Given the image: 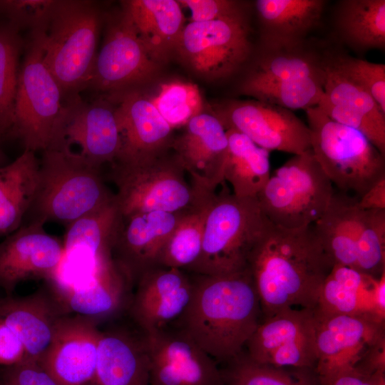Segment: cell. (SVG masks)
Returning a JSON list of instances; mask_svg holds the SVG:
<instances>
[{
  "label": "cell",
  "instance_id": "52a82bcc",
  "mask_svg": "<svg viewBox=\"0 0 385 385\" xmlns=\"http://www.w3.org/2000/svg\"><path fill=\"white\" fill-rule=\"evenodd\" d=\"M19 67L13 123L6 136L24 150L42 152L59 146L58 123L64 100L43 59L41 30L30 32Z\"/></svg>",
  "mask_w": 385,
  "mask_h": 385
},
{
  "label": "cell",
  "instance_id": "816d5d0a",
  "mask_svg": "<svg viewBox=\"0 0 385 385\" xmlns=\"http://www.w3.org/2000/svg\"><path fill=\"white\" fill-rule=\"evenodd\" d=\"M381 385H385V382L382 383V384H381Z\"/></svg>",
  "mask_w": 385,
  "mask_h": 385
},
{
  "label": "cell",
  "instance_id": "484cf974",
  "mask_svg": "<svg viewBox=\"0 0 385 385\" xmlns=\"http://www.w3.org/2000/svg\"><path fill=\"white\" fill-rule=\"evenodd\" d=\"M93 385H150L143 334L121 329L101 332Z\"/></svg>",
  "mask_w": 385,
  "mask_h": 385
},
{
  "label": "cell",
  "instance_id": "836d02e7",
  "mask_svg": "<svg viewBox=\"0 0 385 385\" xmlns=\"http://www.w3.org/2000/svg\"><path fill=\"white\" fill-rule=\"evenodd\" d=\"M226 133L228 146L224 181L230 185L235 195L256 197L271 175L270 151L236 130L229 129Z\"/></svg>",
  "mask_w": 385,
  "mask_h": 385
},
{
  "label": "cell",
  "instance_id": "83f0119b",
  "mask_svg": "<svg viewBox=\"0 0 385 385\" xmlns=\"http://www.w3.org/2000/svg\"><path fill=\"white\" fill-rule=\"evenodd\" d=\"M324 0H257L255 10L262 27V46L287 47L304 43L319 22Z\"/></svg>",
  "mask_w": 385,
  "mask_h": 385
},
{
  "label": "cell",
  "instance_id": "f1b7e54d",
  "mask_svg": "<svg viewBox=\"0 0 385 385\" xmlns=\"http://www.w3.org/2000/svg\"><path fill=\"white\" fill-rule=\"evenodd\" d=\"M358 200L351 194L334 191L326 211L313 224L334 265L356 270L357 245L364 215V210L358 205Z\"/></svg>",
  "mask_w": 385,
  "mask_h": 385
},
{
  "label": "cell",
  "instance_id": "7dc6e473",
  "mask_svg": "<svg viewBox=\"0 0 385 385\" xmlns=\"http://www.w3.org/2000/svg\"><path fill=\"white\" fill-rule=\"evenodd\" d=\"M384 382L385 371L366 374L356 370L344 371L320 381L321 385H381Z\"/></svg>",
  "mask_w": 385,
  "mask_h": 385
},
{
  "label": "cell",
  "instance_id": "ee69618b",
  "mask_svg": "<svg viewBox=\"0 0 385 385\" xmlns=\"http://www.w3.org/2000/svg\"><path fill=\"white\" fill-rule=\"evenodd\" d=\"M1 385H60L37 361L22 359L2 371Z\"/></svg>",
  "mask_w": 385,
  "mask_h": 385
},
{
  "label": "cell",
  "instance_id": "681fc988",
  "mask_svg": "<svg viewBox=\"0 0 385 385\" xmlns=\"http://www.w3.org/2000/svg\"><path fill=\"white\" fill-rule=\"evenodd\" d=\"M372 302L374 314L380 321L385 320V272H384L375 280L373 292Z\"/></svg>",
  "mask_w": 385,
  "mask_h": 385
},
{
  "label": "cell",
  "instance_id": "e575fe53",
  "mask_svg": "<svg viewBox=\"0 0 385 385\" xmlns=\"http://www.w3.org/2000/svg\"><path fill=\"white\" fill-rule=\"evenodd\" d=\"M335 21L341 38L353 49L384 48V0L341 1Z\"/></svg>",
  "mask_w": 385,
  "mask_h": 385
},
{
  "label": "cell",
  "instance_id": "30bf717a",
  "mask_svg": "<svg viewBox=\"0 0 385 385\" xmlns=\"http://www.w3.org/2000/svg\"><path fill=\"white\" fill-rule=\"evenodd\" d=\"M315 314L320 381L351 370L385 371L384 322L370 314Z\"/></svg>",
  "mask_w": 385,
  "mask_h": 385
},
{
  "label": "cell",
  "instance_id": "ba28073f",
  "mask_svg": "<svg viewBox=\"0 0 385 385\" xmlns=\"http://www.w3.org/2000/svg\"><path fill=\"white\" fill-rule=\"evenodd\" d=\"M305 111L311 150L333 186L359 198L385 178V155L364 134L332 120L318 106Z\"/></svg>",
  "mask_w": 385,
  "mask_h": 385
},
{
  "label": "cell",
  "instance_id": "f907efd6",
  "mask_svg": "<svg viewBox=\"0 0 385 385\" xmlns=\"http://www.w3.org/2000/svg\"><path fill=\"white\" fill-rule=\"evenodd\" d=\"M5 136V134H4V130H2L1 125H0V166H2L6 163H5L6 162V156L4 154L1 148V142L2 140V138L3 137Z\"/></svg>",
  "mask_w": 385,
  "mask_h": 385
},
{
  "label": "cell",
  "instance_id": "4fadbf2b",
  "mask_svg": "<svg viewBox=\"0 0 385 385\" xmlns=\"http://www.w3.org/2000/svg\"><path fill=\"white\" fill-rule=\"evenodd\" d=\"M314 309L292 307L264 318L246 344L253 361L282 367L315 369Z\"/></svg>",
  "mask_w": 385,
  "mask_h": 385
},
{
  "label": "cell",
  "instance_id": "d6a6232c",
  "mask_svg": "<svg viewBox=\"0 0 385 385\" xmlns=\"http://www.w3.org/2000/svg\"><path fill=\"white\" fill-rule=\"evenodd\" d=\"M376 278L348 266L334 265L322 284L315 312L375 317L372 292Z\"/></svg>",
  "mask_w": 385,
  "mask_h": 385
},
{
  "label": "cell",
  "instance_id": "b9f144b4",
  "mask_svg": "<svg viewBox=\"0 0 385 385\" xmlns=\"http://www.w3.org/2000/svg\"><path fill=\"white\" fill-rule=\"evenodd\" d=\"M345 76L365 89L385 113V66L344 54L328 56Z\"/></svg>",
  "mask_w": 385,
  "mask_h": 385
},
{
  "label": "cell",
  "instance_id": "7a4b0ae2",
  "mask_svg": "<svg viewBox=\"0 0 385 385\" xmlns=\"http://www.w3.org/2000/svg\"><path fill=\"white\" fill-rule=\"evenodd\" d=\"M192 274L190 302L177 327L216 361L227 362L260 323V299L245 270L220 275Z\"/></svg>",
  "mask_w": 385,
  "mask_h": 385
},
{
  "label": "cell",
  "instance_id": "603a6c76",
  "mask_svg": "<svg viewBox=\"0 0 385 385\" xmlns=\"http://www.w3.org/2000/svg\"><path fill=\"white\" fill-rule=\"evenodd\" d=\"M324 59V95L317 106L332 120L361 132L385 155V113L365 89Z\"/></svg>",
  "mask_w": 385,
  "mask_h": 385
},
{
  "label": "cell",
  "instance_id": "7c38bea8",
  "mask_svg": "<svg viewBox=\"0 0 385 385\" xmlns=\"http://www.w3.org/2000/svg\"><path fill=\"white\" fill-rule=\"evenodd\" d=\"M104 38L87 90L108 96L140 88L155 76L159 63L147 52L123 8L104 14Z\"/></svg>",
  "mask_w": 385,
  "mask_h": 385
},
{
  "label": "cell",
  "instance_id": "f5cc1de1",
  "mask_svg": "<svg viewBox=\"0 0 385 385\" xmlns=\"http://www.w3.org/2000/svg\"><path fill=\"white\" fill-rule=\"evenodd\" d=\"M1 385V384H0Z\"/></svg>",
  "mask_w": 385,
  "mask_h": 385
},
{
  "label": "cell",
  "instance_id": "d6986e66",
  "mask_svg": "<svg viewBox=\"0 0 385 385\" xmlns=\"http://www.w3.org/2000/svg\"><path fill=\"white\" fill-rule=\"evenodd\" d=\"M171 148L190 178L192 186L203 193H215L222 183L228 146L226 130L215 114L202 112L192 118Z\"/></svg>",
  "mask_w": 385,
  "mask_h": 385
},
{
  "label": "cell",
  "instance_id": "ffe728a7",
  "mask_svg": "<svg viewBox=\"0 0 385 385\" xmlns=\"http://www.w3.org/2000/svg\"><path fill=\"white\" fill-rule=\"evenodd\" d=\"M96 321L65 315L38 362L60 385H93L101 332Z\"/></svg>",
  "mask_w": 385,
  "mask_h": 385
},
{
  "label": "cell",
  "instance_id": "ab89813d",
  "mask_svg": "<svg viewBox=\"0 0 385 385\" xmlns=\"http://www.w3.org/2000/svg\"><path fill=\"white\" fill-rule=\"evenodd\" d=\"M150 101L173 128L185 126L192 118L202 113L203 103L197 86L190 82L164 83Z\"/></svg>",
  "mask_w": 385,
  "mask_h": 385
},
{
  "label": "cell",
  "instance_id": "4316f807",
  "mask_svg": "<svg viewBox=\"0 0 385 385\" xmlns=\"http://www.w3.org/2000/svg\"><path fill=\"white\" fill-rule=\"evenodd\" d=\"M123 9L150 57L160 63L175 50L185 25L178 1L130 0Z\"/></svg>",
  "mask_w": 385,
  "mask_h": 385
},
{
  "label": "cell",
  "instance_id": "f35d334b",
  "mask_svg": "<svg viewBox=\"0 0 385 385\" xmlns=\"http://www.w3.org/2000/svg\"><path fill=\"white\" fill-rule=\"evenodd\" d=\"M325 76L309 77L250 88L242 94L289 110L317 106L324 95Z\"/></svg>",
  "mask_w": 385,
  "mask_h": 385
},
{
  "label": "cell",
  "instance_id": "f546056e",
  "mask_svg": "<svg viewBox=\"0 0 385 385\" xmlns=\"http://www.w3.org/2000/svg\"><path fill=\"white\" fill-rule=\"evenodd\" d=\"M324 56L310 48L305 42L294 46H262L239 91L242 93L262 86L324 76Z\"/></svg>",
  "mask_w": 385,
  "mask_h": 385
},
{
  "label": "cell",
  "instance_id": "1f68e13d",
  "mask_svg": "<svg viewBox=\"0 0 385 385\" xmlns=\"http://www.w3.org/2000/svg\"><path fill=\"white\" fill-rule=\"evenodd\" d=\"M120 214L114 200L66 226L64 257L90 261L91 270L113 258V247Z\"/></svg>",
  "mask_w": 385,
  "mask_h": 385
},
{
  "label": "cell",
  "instance_id": "9c48e42d",
  "mask_svg": "<svg viewBox=\"0 0 385 385\" xmlns=\"http://www.w3.org/2000/svg\"><path fill=\"white\" fill-rule=\"evenodd\" d=\"M334 192L310 148L276 169L257 198L272 225L297 229L314 224L326 211Z\"/></svg>",
  "mask_w": 385,
  "mask_h": 385
},
{
  "label": "cell",
  "instance_id": "8fae6325",
  "mask_svg": "<svg viewBox=\"0 0 385 385\" xmlns=\"http://www.w3.org/2000/svg\"><path fill=\"white\" fill-rule=\"evenodd\" d=\"M175 53L197 75L227 78L249 60L251 43L245 14L185 24Z\"/></svg>",
  "mask_w": 385,
  "mask_h": 385
},
{
  "label": "cell",
  "instance_id": "bcb514c9",
  "mask_svg": "<svg viewBox=\"0 0 385 385\" xmlns=\"http://www.w3.org/2000/svg\"><path fill=\"white\" fill-rule=\"evenodd\" d=\"M24 346L16 334L0 322V361L8 365L24 359Z\"/></svg>",
  "mask_w": 385,
  "mask_h": 385
},
{
  "label": "cell",
  "instance_id": "5bb4252c",
  "mask_svg": "<svg viewBox=\"0 0 385 385\" xmlns=\"http://www.w3.org/2000/svg\"><path fill=\"white\" fill-rule=\"evenodd\" d=\"M215 115L225 130H236L269 151L299 155L311 148L308 125L291 110L260 101H230Z\"/></svg>",
  "mask_w": 385,
  "mask_h": 385
},
{
  "label": "cell",
  "instance_id": "e0dca14e",
  "mask_svg": "<svg viewBox=\"0 0 385 385\" xmlns=\"http://www.w3.org/2000/svg\"><path fill=\"white\" fill-rule=\"evenodd\" d=\"M43 226L24 223L0 242V289L6 296L24 281L56 277L64 258L63 245Z\"/></svg>",
  "mask_w": 385,
  "mask_h": 385
},
{
  "label": "cell",
  "instance_id": "5b68a950",
  "mask_svg": "<svg viewBox=\"0 0 385 385\" xmlns=\"http://www.w3.org/2000/svg\"><path fill=\"white\" fill-rule=\"evenodd\" d=\"M167 152L111 163L115 202L120 215L150 211L180 212L202 204L214 193L195 189L175 155Z\"/></svg>",
  "mask_w": 385,
  "mask_h": 385
},
{
  "label": "cell",
  "instance_id": "d4e9b609",
  "mask_svg": "<svg viewBox=\"0 0 385 385\" xmlns=\"http://www.w3.org/2000/svg\"><path fill=\"white\" fill-rule=\"evenodd\" d=\"M132 286L113 257L90 270L81 282L66 288L59 299L66 310L98 322L128 305Z\"/></svg>",
  "mask_w": 385,
  "mask_h": 385
},
{
  "label": "cell",
  "instance_id": "277c9868",
  "mask_svg": "<svg viewBox=\"0 0 385 385\" xmlns=\"http://www.w3.org/2000/svg\"><path fill=\"white\" fill-rule=\"evenodd\" d=\"M104 14L90 0H54L41 31L43 59L58 83L63 100L87 90Z\"/></svg>",
  "mask_w": 385,
  "mask_h": 385
},
{
  "label": "cell",
  "instance_id": "9a60e30c",
  "mask_svg": "<svg viewBox=\"0 0 385 385\" xmlns=\"http://www.w3.org/2000/svg\"><path fill=\"white\" fill-rule=\"evenodd\" d=\"M150 385H225L216 360L179 328L143 334Z\"/></svg>",
  "mask_w": 385,
  "mask_h": 385
},
{
  "label": "cell",
  "instance_id": "cb8c5ba5",
  "mask_svg": "<svg viewBox=\"0 0 385 385\" xmlns=\"http://www.w3.org/2000/svg\"><path fill=\"white\" fill-rule=\"evenodd\" d=\"M65 311L59 299L43 291L23 297L0 298V322L19 338L24 359L37 362L49 347Z\"/></svg>",
  "mask_w": 385,
  "mask_h": 385
},
{
  "label": "cell",
  "instance_id": "8992f818",
  "mask_svg": "<svg viewBox=\"0 0 385 385\" xmlns=\"http://www.w3.org/2000/svg\"><path fill=\"white\" fill-rule=\"evenodd\" d=\"M256 197L223 190L210 199L200 256L190 273L220 275L247 268L250 254L269 227Z\"/></svg>",
  "mask_w": 385,
  "mask_h": 385
},
{
  "label": "cell",
  "instance_id": "f6af8a7d",
  "mask_svg": "<svg viewBox=\"0 0 385 385\" xmlns=\"http://www.w3.org/2000/svg\"><path fill=\"white\" fill-rule=\"evenodd\" d=\"M190 12V22L209 21L244 14L241 4L230 0H182Z\"/></svg>",
  "mask_w": 385,
  "mask_h": 385
},
{
  "label": "cell",
  "instance_id": "3957f363",
  "mask_svg": "<svg viewBox=\"0 0 385 385\" xmlns=\"http://www.w3.org/2000/svg\"><path fill=\"white\" fill-rule=\"evenodd\" d=\"M101 168L66 144L43 151L27 222L66 227L113 202L115 195L106 185Z\"/></svg>",
  "mask_w": 385,
  "mask_h": 385
},
{
  "label": "cell",
  "instance_id": "44dd1931",
  "mask_svg": "<svg viewBox=\"0 0 385 385\" xmlns=\"http://www.w3.org/2000/svg\"><path fill=\"white\" fill-rule=\"evenodd\" d=\"M183 212L150 211L120 215L113 257L133 284L143 272L158 265L163 248Z\"/></svg>",
  "mask_w": 385,
  "mask_h": 385
},
{
  "label": "cell",
  "instance_id": "74e56055",
  "mask_svg": "<svg viewBox=\"0 0 385 385\" xmlns=\"http://www.w3.org/2000/svg\"><path fill=\"white\" fill-rule=\"evenodd\" d=\"M24 48L20 30L7 21L0 23V125L6 136L13 123L19 57Z\"/></svg>",
  "mask_w": 385,
  "mask_h": 385
},
{
  "label": "cell",
  "instance_id": "2e32d148",
  "mask_svg": "<svg viewBox=\"0 0 385 385\" xmlns=\"http://www.w3.org/2000/svg\"><path fill=\"white\" fill-rule=\"evenodd\" d=\"M59 146L78 145L83 156L101 167L113 163L121 150L115 106L105 96L86 102L80 96L64 101L58 123Z\"/></svg>",
  "mask_w": 385,
  "mask_h": 385
},
{
  "label": "cell",
  "instance_id": "6da1fadb",
  "mask_svg": "<svg viewBox=\"0 0 385 385\" xmlns=\"http://www.w3.org/2000/svg\"><path fill=\"white\" fill-rule=\"evenodd\" d=\"M333 266L313 225L287 229L270 222L247 265L264 318L287 308L314 309Z\"/></svg>",
  "mask_w": 385,
  "mask_h": 385
},
{
  "label": "cell",
  "instance_id": "c3c4849f",
  "mask_svg": "<svg viewBox=\"0 0 385 385\" xmlns=\"http://www.w3.org/2000/svg\"><path fill=\"white\" fill-rule=\"evenodd\" d=\"M357 203L363 210H385V178L371 186Z\"/></svg>",
  "mask_w": 385,
  "mask_h": 385
},
{
  "label": "cell",
  "instance_id": "7bdbcfd3",
  "mask_svg": "<svg viewBox=\"0 0 385 385\" xmlns=\"http://www.w3.org/2000/svg\"><path fill=\"white\" fill-rule=\"evenodd\" d=\"M54 0H0V14L20 31L44 30Z\"/></svg>",
  "mask_w": 385,
  "mask_h": 385
},
{
  "label": "cell",
  "instance_id": "4dcf8cb0",
  "mask_svg": "<svg viewBox=\"0 0 385 385\" xmlns=\"http://www.w3.org/2000/svg\"><path fill=\"white\" fill-rule=\"evenodd\" d=\"M38 167L35 152L26 149L13 162L0 166V238L24 222L34 198Z\"/></svg>",
  "mask_w": 385,
  "mask_h": 385
},
{
  "label": "cell",
  "instance_id": "8d00e7d4",
  "mask_svg": "<svg viewBox=\"0 0 385 385\" xmlns=\"http://www.w3.org/2000/svg\"><path fill=\"white\" fill-rule=\"evenodd\" d=\"M222 371L225 385H321L315 369L261 364L243 351Z\"/></svg>",
  "mask_w": 385,
  "mask_h": 385
},
{
  "label": "cell",
  "instance_id": "ac0fdd59",
  "mask_svg": "<svg viewBox=\"0 0 385 385\" xmlns=\"http://www.w3.org/2000/svg\"><path fill=\"white\" fill-rule=\"evenodd\" d=\"M135 284L128 307L142 334L177 322L190 302L193 287L189 272L160 265L143 272Z\"/></svg>",
  "mask_w": 385,
  "mask_h": 385
},
{
  "label": "cell",
  "instance_id": "d590c367",
  "mask_svg": "<svg viewBox=\"0 0 385 385\" xmlns=\"http://www.w3.org/2000/svg\"><path fill=\"white\" fill-rule=\"evenodd\" d=\"M213 195L182 214L163 248L158 265L190 273L201 254L205 218Z\"/></svg>",
  "mask_w": 385,
  "mask_h": 385
},
{
  "label": "cell",
  "instance_id": "60d3db41",
  "mask_svg": "<svg viewBox=\"0 0 385 385\" xmlns=\"http://www.w3.org/2000/svg\"><path fill=\"white\" fill-rule=\"evenodd\" d=\"M356 270L376 277L385 272V210H364Z\"/></svg>",
  "mask_w": 385,
  "mask_h": 385
},
{
  "label": "cell",
  "instance_id": "7402d4cb",
  "mask_svg": "<svg viewBox=\"0 0 385 385\" xmlns=\"http://www.w3.org/2000/svg\"><path fill=\"white\" fill-rule=\"evenodd\" d=\"M105 96L115 106L120 134L121 150L116 160L145 158L168 151L173 129L140 88Z\"/></svg>",
  "mask_w": 385,
  "mask_h": 385
}]
</instances>
